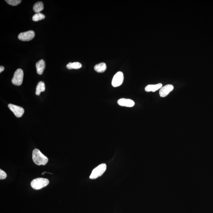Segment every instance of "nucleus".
<instances>
[{
  "instance_id": "4468645a",
  "label": "nucleus",
  "mask_w": 213,
  "mask_h": 213,
  "mask_svg": "<svg viewBox=\"0 0 213 213\" xmlns=\"http://www.w3.org/2000/svg\"><path fill=\"white\" fill-rule=\"evenodd\" d=\"M44 4L42 2H38L36 3L33 6V9L36 13H40L44 10Z\"/></svg>"
},
{
  "instance_id": "ddd939ff",
  "label": "nucleus",
  "mask_w": 213,
  "mask_h": 213,
  "mask_svg": "<svg viewBox=\"0 0 213 213\" xmlns=\"http://www.w3.org/2000/svg\"><path fill=\"white\" fill-rule=\"evenodd\" d=\"M45 85L43 81H40L38 83L36 87V94L37 96L40 95V93L45 90Z\"/></svg>"
},
{
  "instance_id": "dca6fc26",
  "label": "nucleus",
  "mask_w": 213,
  "mask_h": 213,
  "mask_svg": "<svg viewBox=\"0 0 213 213\" xmlns=\"http://www.w3.org/2000/svg\"><path fill=\"white\" fill-rule=\"evenodd\" d=\"M45 18V16L44 14L41 13H38L36 14L33 16V20L34 21H38L44 20Z\"/></svg>"
},
{
  "instance_id": "423d86ee",
  "label": "nucleus",
  "mask_w": 213,
  "mask_h": 213,
  "mask_svg": "<svg viewBox=\"0 0 213 213\" xmlns=\"http://www.w3.org/2000/svg\"><path fill=\"white\" fill-rule=\"evenodd\" d=\"M35 36V33L33 30H29L25 32L21 33L19 34L18 39L23 41L31 40Z\"/></svg>"
},
{
  "instance_id": "a211bd4d",
  "label": "nucleus",
  "mask_w": 213,
  "mask_h": 213,
  "mask_svg": "<svg viewBox=\"0 0 213 213\" xmlns=\"http://www.w3.org/2000/svg\"><path fill=\"white\" fill-rule=\"evenodd\" d=\"M7 177V174L5 171L2 170L0 169V179L3 180L5 179Z\"/></svg>"
},
{
  "instance_id": "39448f33",
  "label": "nucleus",
  "mask_w": 213,
  "mask_h": 213,
  "mask_svg": "<svg viewBox=\"0 0 213 213\" xmlns=\"http://www.w3.org/2000/svg\"><path fill=\"white\" fill-rule=\"evenodd\" d=\"M124 81V75L123 73L119 71L115 74L113 77L112 81V86L114 87L121 86Z\"/></svg>"
},
{
  "instance_id": "9d476101",
  "label": "nucleus",
  "mask_w": 213,
  "mask_h": 213,
  "mask_svg": "<svg viewBox=\"0 0 213 213\" xmlns=\"http://www.w3.org/2000/svg\"><path fill=\"white\" fill-rule=\"evenodd\" d=\"M36 66L38 74H42L45 67V62L44 60L42 59L38 61L36 63Z\"/></svg>"
},
{
  "instance_id": "f3484780",
  "label": "nucleus",
  "mask_w": 213,
  "mask_h": 213,
  "mask_svg": "<svg viewBox=\"0 0 213 213\" xmlns=\"http://www.w3.org/2000/svg\"><path fill=\"white\" fill-rule=\"evenodd\" d=\"M5 1L9 5L13 6H17L21 2V0H6Z\"/></svg>"
},
{
  "instance_id": "20e7f679",
  "label": "nucleus",
  "mask_w": 213,
  "mask_h": 213,
  "mask_svg": "<svg viewBox=\"0 0 213 213\" xmlns=\"http://www.w3.org/2000/svg\"><path fill=\"white\" fill-rule=\"evenodd\" d=\"M23 71L21 69H18L14 74L11 80L13 84L17 86H20L22 84L23 79Z\"/></svg>"
},
{
  "instance_id": "0eeeda50",
  "label": "nucleus",
  "mask_w": 213,
  "mask_h": 213,
  "mask_svg": "<svg viewBox=\"0 0 213 213\" xmlns=\"http://www.w3.org/2000/svg\"><path fill=\"white\" fill-rule=\"evenodd\" d=\"M8 107L17 118L22 117L25 112L23 108L19 106L9 104L8 105Z\"/></svg>"
},
{
  "instance_id": "1a4fd4ad",
  "label": "nucleus",
  "mask_w": 213,
  "mask_h": 213,
  "mask_svg": "<svg viewBox=\"0 0 213 213\" xmlns=\"http://www.w3.org/2000/svg\"><path fill=\"white\" fill-rule=\"evenodd\" d=\"M117 103L119 105L122 106L131 108L135 105V102L131 99H118Z\"/></svg>"
},
{
  "instance_id": "6ab92c4d",
  "label": "nucleus",
  "mask_w": 213,
  "mask_h": 213,
  "mask_svg": "<svg viewBox=\"0 0 213 213\" xmlns=\"http://www.w3.org/2000/svg\"><path fill=\"white\" fill-rule=\"evenodd\" d=\"M5 70V67L2 66H0V73L2 72Z\"/></svg>"
},
{
  "instance_id": "6e6552de",
  "label": "nucleus",
  "mask_w": 213,
  "mask_h": 213,
  "mask_svg": "<svg viewBox=\"0 0 213 213\" xmlns=\"http://www.w3.org/2000/svg\"><path fill=\"white\" fill-rule=\"evenodd\" d=\"M174 89V86L173 85H167L161 88L159 92V94L161 97H165L169 94V93Z\"/></svg>"
},
{
  "instance_id": "9b49d317",
  "label": "nucleus",
  "mask_w": 213,
  "mask_h": 213,
  "mask_svg": "<svg viewBox=\"0 0 213 213\" xmlns=\"http://www.w3.org/2000/svg\"><path fill=\"white\" fill-rule=\"evenodd\" d=\"M162 87V84L161 83H158L156 85H149L146 86L145 88V90L147 92H154L159 89H160Z\"/></svg>"
},
{
  "instance_id": "f257e3e1",
  "label": "nucleus",
  "mask_w": 213,
  "mask_h": 213,
  "mask_svg": "<svg viewBox=\"0 0 213 213\" xmlns=\"http://www.w3.org/2000/svg\"><path fill=\"white\" fill-rule=\"evenodd\" d=\"M33 159L34 163L38 165H45L48 161V158L38 149L33 150Z\"/></svg>"
},
{
  "instance_id": "f8f14e48",
  "label": "nucleus",
  "mask_w": 213,
  "mask_h": 213,
  "mask_svg": "<svg viewBox=\"0 0 213 213\" xmlns=\"http://www.w3.org/2000/svg\"><path fill=\"white\" fill-rule=\"evenodd\" d=\"M94 70L97 72H104L107 69L106 64L104 62L98 64L94 66Z\"/></svg>"
},
{
  "instance_id": "f03ea898",
  "label": "nucleus",
  "mask_w": 213,
  "mask_h": 213,
  "mask_svg": "<svg viewBox=\"0 0 213 213\" xmlns=\"http://www.w3.org/2000/svg\"><path fill=\"white\" fill-rule=\"evenodd\" d=\"M49 183V181L46 178H39L33 180L30 185L34 190H38L45 187Z\"/></svg>"
},
{
  "instance_id": "2eb2a0df",
  "label": "nucleus",
  "mask_w": 213,
  "mask_h": 213,
  "mask_svg": "<svg viewBox=\"0 0 213 213\" xmlns=\"http://www.w3.org/2000/svg\"><path fill=\"white\" fill-rule=\"evenodd\" d=\"M82 67V64L79 62H74L73 63L70 62L66 65V67L68 69H78Z\"/></svg>"
},
{
  "instance_id": "7ed1b4c3",
  "label": "nucleus",
  "mask_w": 213,
  "mask_h": 213,
  "mask_svg": "<svg viewBox=\"0 0 213 213\" xmlns=\"http://www.w3.org/2000/svg\"><path fill=\"white\" fill-rule=\"evenodd\" d=\"M106 169V164H100L93 169L92 173L90 176V178L91 179H94L101 177L104 174Z\"/></svg>"
}]
</instances>
